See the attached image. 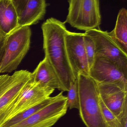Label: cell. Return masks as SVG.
Listing matches in <instances>:
<instances>
[{"label":"cell","instance_id":"1","mask_svg":"<svg viewBox=\"0 0 127 127\" xmlns=\"http://www.w3.org/2000/svg\"><path fill=\"white\" fill-rule=\"evenodd\" d=\"M45 57L55 71L60 81L62 91H68L76 79L66 50L65 35L68 30L65 24L54 18L47 19L41 26Z\"/></svg>","mask_w":127,"mask_h":127},{"label":"cell","instance_id":"2","mask_svg":"<svg viewBox=\"0 0 127 127\" xmlns=\"http://www.w3.org/2000/svg\"><path fill=\"white\" fill-rule=\"evenodd\" d=\"M77 79L79 98L78 110L82 122L87 127H106L96 82L84 73L79 74Z\"/></svg>","mask_w":127,"mask_h":127},{"label":"cell","instance_id":"3","mask_svg":"<svg viewBox=\"0 0 127 127\" xmlns=\"http://www.w3.org/2000/svg\"><path fill=\"white\" fill-rule=\"evenodd\" d=\"M31 74L28 70H22L12 75H0V127L29 82Z\"/></svg>","mask_w":127,"mask_h":127},{"label":"cell","instance_id":"4","mask_svg":"<svg viewBox=\"0 0 127 127\" xmlns=\"http://www.w3.org/2000/svg\"><path fill=\"white\" fill-rule=\"evenodd\" d=\"M31 36L29 26L18 27L8 35L0 73H11L17 68L29 50Z\"/></svg>","mask_w":127,"mask_h":127},{"label":"cell","instance_id":"5","mask_svg":"<svg viewBox=\"0 0 127 127\" xmlns=\"http://www.w3.org/2000/svg\"><path fill=\"white\" fill-rule=\"evenodd\" d=\"M64 23L82 31L97 29L101 24L99 0H70Z\"/></svg>","mask_w":127,"mask_h":127},{"label":"cell","instance_id":"6","mask_svg":"<svg viewBox=\"0 0 127 127\" xmlns=\"http://www.w3.org/2000/svg\"><path fill=\"white\" fill-rule=\"evenodd\" d=\"M63 91L49 104L22 122L10 127H51L66 113L67 98Z\"/></svg>","mask_w":127,"mask_h":127},{"label":"cell","instance_id":"7","mask_svg":"<svg viewBox=\"0 0 127 127\" xmlns=\"http://www.w3.org/2000/svg\"><path fill=\"white\" fill-rule=\"evenodd\" d=\"M85 33L92 37L94 41L95 56L110 59L127 75V54L116 44L107 31H102L99 28L86 31Z\"/></svg>","mask_w":127,"mask_h":127},{"label":"cell","instance_id":"8","mask_svg":"<svg viewBox=\"0 0 127 127\" xmlns=\"http://www.w3.org/2000/svg\"><path fill=\"white\" fill-rule=\"evenodd\" d=\"M84 35L67 31L65 35L67 58L75 79L80 73L88 75L90 70L84 46Z\"/></svg>","mask_w":127,"mask_h":127},{"label":"cell","instance_id":"9","mask_svg":"<svg viewBox=\"0 0 127 127\" xmlns=\"http://www.w3.org/2000/svg\"><path fill=\"white\" fill-rule=\"evenodd\" d=\"M88 75L97 83L115 84L127 88V75L110 59L95 56Z\"/></svg>","mask_w":127,"mask_h":127},{"label":"cell","instance_id":"10","mask_svg":"<svg viewBox=\"0 0 127 127\" xmlns=\"http://www.w3.org/2000/svg\"><path fill=\"white\" fill-rule=\"evenodd\" d=\"M96 84L99 97L104 104L121 120L127 113V88L115 84Z\"/></svg>","mask_w":127,"mask_h":127},{"label":"cell","instance_id":"11","mask_svg":"<svg viewBox=\"0 0 127 127\" xmlns=\"http://www.w3.org/2000/svg\"><path fill=\"white\" fill-rule=\"evenodd\" d=\"M19 27H30L43 19L47 4L45 0H12Z\"/></svg>","mask_w":127,"mask_h":127},{"label":"cell","instance_id":"12","mask_svg":"<svg viewBox=\"0 0 127 127\" xmlns=\"http://www.w3.org/2000/svg\"><path fill=\"white\" fill-rule=\"evenodd\" d=\"M55 90L41 87L35 84L30 79L20 98L8 113L5 122L48 98Z\"/></svg>","mask_w":127,"mask_h":127},{"label":"cell","instance_id":"13","mask_svg":"<svg viewBox=\"0 0 127 127\" xmlns=\"http://www.w3.org/2000/svg\"><path fill=\"white\" fill-rule=\"evenodd\" d=\"M31 79L33 83L41 87L55 90L58 89L62 91L58 76L45 57L32 73Z\"/></svg>","mask_w":127,"mask_h":127},{"label":"cell","instance_id":"14","mask_svg":"<svg viewBox=\"0 0 127 127\" xmlns=\"http://www.w3.org/2000/svg\"><path fill=\"white\" fill-rule=\"evenodd\" d=\"M19 27L12 0H0V28L7 35Z\"/></svg>","mask_w":127,"mask_h":127},{"label":"cell","instance_id":"15","mask_svg":"<svg viewBox=\"0 0 127 127\" xmlns=\"http://www.w3.org/2000/svg\"><path fill=\"white\" fill-rule=\"evenodd\" d=\"M109 35L117 44L127 54V10L121 9L118 13L114 29Z\"/></svg>","mask_w":127,"mask_h":127},{"label":"cell","instance_id":"16","mask_svg":"<svg viewBox=\"0 0 127 127\" xmlns=\"http://www.w3.org/2000/svg\"><path fill=\"white\" fill-rule=\"evenodd\" d=\"M55 96H50L37 104L18 114L16 116L6 121L0 127H10L22 122L41 108L49 104L55 99Z\"/></svg>","mask_w":127,"mask_h":127},{"label":"cell","instance_id":"17","mask_svg":"<svg viewBox=\"0 0 127 127\" xmlns=\"http://www.w3.org/2000/svg\"><path fill=\"white\" fill-rule=\"evenodd\" d=\"M100 104L102 117L106 127H122L120 120L106 107L100 98Z\"/></svg>","mask_w":127,"mask_h":127},{"label":"cell","instance_id":"18","mask_svg":"<svg viewBox=\"0 0 127 127\" xmlns=\"http://www.w3.org/2000/svg\"><path fill=\"white\" fill-rule=\"evenodd\" d=\"M66 97L68 108L70 109H78L79 98L77 79L70 84Z\"/></svg>","mask_w":127,"mask_h":127},{"label":"cell","instance_id":"19","mask_svg":"<svg viewBox=\"0 0 127 127\" xmlns=\"http://www.w3.org/2000/svg\"><path fill=\"white\" fill-rule=\"evenodd\" d=\"M84 43L90 69L93 65L95 59V43L92 37L85 33L84 36Z\"/></svg>","mask_w":127,"mask_h":127},{"label":"cell","instance_id":"20","mask_svg":"<svg viewBox=\"0 0 127 127\" xmlns=\"http://www.w3.org/2000/svg\"><path fill=\"white\" fill-rule=\"evenodd\" d=\"M8 35L4 33L0 28V64L5 54L6 43Z\"/></svg>","mask_w":127,"mask_h":127},{"label":"cell","instance_id":"21","mask_svg":"<svg viewBox=\"0 0 127 127\" xmlns=\"http://www.w3.org/2000/svg\"><path fill=\"white\" fill-rule=\"evenodd\" d=\"M122 127H127V113L126 114L121 120Z\"/></svg>","mask_w":127,"mask_h":127}]
</instances>
